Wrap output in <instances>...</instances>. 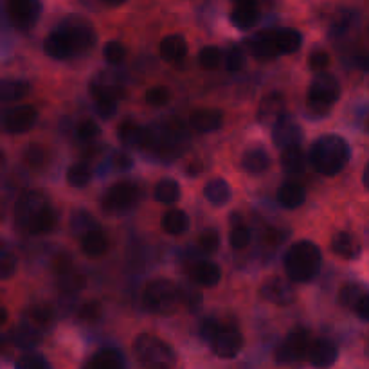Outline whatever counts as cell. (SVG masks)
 Returning <instances> with one entry per match:
<instances>
[{
    "mask_svg": "<svg viewBox=\"0 0 369 369\" xmlns=\"http://www.w3.org/2000/svg\"><path fill=\"white\" fill-rule=\"evenodd\" d=\"M276 43L277 53L280 55H292L301 47L303 43V35L295 29H277L276 31Z\"/></svg>",
    "mask_w": 369,
    "mask_h": 369,
    "instance_id": "obj_30",
    "label": "cell"
},
{
    "mask_svg": "<svg viewBox=\"0 0 369 369\" xmlns=\"http://www.w3.org/2000/svg\"><path fill=\"white\" fill-rule=\"evenodd\" d=\"M233 4H258V0H233Z\"/></svg>",
    "mask_w": 369,
    "mask_h": 369,
    "instance_id": "obj_58",
    "label": "cell"
},
{
    "mask_svg": "<svg viewBox=\"0 0 369 369\" xmlns=\"http://www.w3.org/2000/svg\"><path fill=\"white\" fill-rule=\"evenodd\" d=\"M16 270V260L15 256H11L9 253H2V258H0V277L2 280H9V277L15 274Z\"/></svg>",
    "mask_w": 369,
    "mask_h": 369,
    "instance_id": "obj_50",
    "label": "cell"
},
{
    "mask_svg": "<svg viewBox=\"0 0 369 369\" xmlns=\"http://www.w3.org/2000/svg\"><path fill=\"white\" fill-rule=\"evenodd\" d=\"M163 229L171 236H179L187 229V216L184 211L173 209L167 211L163 216Z\"/></svg>",
    "mask_w": 369,
    "mask_h": 369,
    "instance_id": "obj_33",
    "label": "cell"
},
{
    "mask_svg": "<svg viewBox=\"0 0 369 369\" xmlns=\"http://www.w3.org/2000/svg\"><path fill=\"white\" fill-rule=\"evenodd\" d=\"M29 85L26 82H13V79H4L2 82V89H0V94H2V99L4 101H15V99H20L28 94Z\"/></svg>",
    "mask_w": 369,
    "mask_h": 369,
    "instance_id": "obj_38",
    "label": "cell"
},
{
    "mask_svg": "<svg viewBox=\"0 0 369 369\" xmlns=\"http://www.w3.org/2000/svg\"><path fill=\"white\" fill-rule=\"evenodd\" d=\"M22 160L23 164L29 167H42L43 164L49 160V153H47L45 148L40 146V144H33V146L23 150Z\"/></svg>",
    "mask_w": 369,
    "mask_h": 369,
    "instance_id": "obj_37",
    "label": "cell"
},
{
    "mask_svg": "<svg viewBox=\"0 0 369 369\" xmlns=\"http://www.w3.org/2000/svg\"><path fill=\"white\" fill-rule=\"evenodd\" d=\"M364 186L369 189V163H368V166H365V170H364Z\"/></svg>",
    "mask_w": 369,
    "mask_h": 369,
    "instance_id": "obj_57",
    "label": "cell"
},
{
    "mask_svg": "<svg viewBox=\"0 0 369 369\" xmlns=\"http://www.w3.org/2000/svg\"><path fill=\"white\" fill-rule=\"evenodd\" d=\"M294 281L288 277L283 280L280 276L268 277L260 288V294L265 301L268 303L277 304V307H288V304L294 303L295 299V290H294Z\"/></svg>",
    "mask_w": 369,
    "mask_h": 369,
    "instance_id": "obj_10",
    "label": "cell"
},
{
    "mask_svg": "<svg viewBox=\"0 0 369 369\" xmlns=\"http://www.w3.org/2000/svg\"><path fill=\"white\" fill-rule=\"evenodd\" d=\"M221 123H224V114L214 109H199L189 116V125L197 132H214L221 128Z\"/></svg>",
    "mask_w": 369,
    "mask_h": 369,
    "instance_id": "obj_19",
    "label": "cell"
},
{
    "mask_svg": "<svg viewBox=\"0 0 369 369\" xmlns=\"http://www.w3.org/2000/svg\"><path fill=\"white\" fill-rule=\"evenodd\" d=\"M26 317H28L31 323L43 326V324H47L51 321V308L43 307V304H36V307H31L26 310Z\"/></svg>",
    "mask_w": 369,
    "mask_h": 369,
    "instance_id": "obj_44",
    "label": "cell"
},
{
    "mask_svg": "<svg viewBox=\"0 0 369 369\" xmlns=\"http://www.w3.org/2000/svg\"><path fill=\"white\" fill-rule=\"evenodd\" d=\"M90 92L96 99H121L125 96V83L121 82V78L117 76L114 70H105V72H99L94 78V82L90 83Z\"/></svg>",
    "mask_w": 369,
    "mask_h": 369,
    "instance_id": "obj_11",
    "label": "cell"
},
{
    "mask_svg": "<svg viewBox=\"0 0 369 369\" xmlns=\"http://www.w3.org/2000/svg\"><path fill=\"white\" fill-rule=\"evenodd\" d=\"M97 136H99V128L94 121L87 119L78 125V137L82 141H94Z\"/></svg>",
    "mask_w": 369,
    "mask_h": 369,
    "instance_id": "obj_52",
    "label": "cell"
},
{
    "mask_svg": "<svg viewBox=\"0 0 369 369\" xmlns=\"http://www.w3.org/2000/svg\"><path fill=\"white\" fill-rule=\"evenodd\" d=\"M258 4H234L233 13H231V22L238 29H247L254 26L258 20Z\"/></svg>",
    "mask_w": 369,
    "mask_h": 369,
    "instance_id": "obj_31",
    "label": "cell"
},
{
    "mask_svg": "<svg viewBox=\"0 0 369 369\" xmlns=\"http://www.w3.org/2000/svg\"><path fill=\"white\" fill-rule=\"evenodd\" d=\"M277 202L283 207H287V209H297V207L303 206L304 202L303 187H299L297 184L285 182L283 186L277 189Z\"/></svg>",
    "mask_w": 369,
    "mask_h": 369,
    "instance_id": "obj_28",
    "label": "cell"
},
{
    "mask_svg": "<svg viewBox=\"0 0 369 369\" xmlns=\"http://www.w3.org/2000/svg\"><path fill=\"white\" fill-rule=\"evenodd\" d=\"M141 191L132 182H117L105 193L101 206L106 213H123L137 204Z\"/></svg>",
    "mask_w": 369,
    "mask_h": 369,
    "instance_id": "obj_8",
    "label": "cell"
},
{
    "mask_svg": "<svg viewBox=\"0 0 369 369\" xmlns=\"http://www.w3.org/2000/svg\"><path fill=\"white\" fill-rule=\"evenodd\" d=\"M16 368L20 369H49L51 364L42 357V355L36 353H26L18 358L16 362Z\"/></svg>",
    "mask_w": 369,
    "mask_h": 369,
    "instance_id": "obj_43",
    "label": "cell"
},
{
    "mask_svg": "<svg viewBox=\"0 0 369 369\" xmlns=\"http://www.w3.org/2000/svg\"><path fill=\"white\" fill-rule=\"evenodd\" d=\"M132 351L137 362L146 368H171L175 364V353L166 342L153 335H137L132 344Z\"/></svg>",
    "mask_w": 369,
    "mask_h": 369,
    "instance_id": "obj_5",
    "label": "cell"
},
{
    "mask_svg": "<svg viewBox=\"0 0 369 369\" xmlns=\"http://www.w3.org/2000/svg\"><path fill=\"white\" fill-rule=\"evenodd\" d=\"M337 360V348L330 341L319 338L312 342L310 353H308V362L315 368H330Z\"/></svg>",
    "mask_w": 369,
    "mask_h": 369,
    "instance_id": "obj_20",
    "label": "cell"
},
{
    "mask_svg": "<svg viewBox=\"0 0 369 369\" xmlns=\"http://www.w3.org/2000/svg\"><path fill=\"white\" fill-rule=\"evenodd\" d=\"M270 166V159L263 146H250L247 148L241 155V167L250 175H260Z\"/></svg>",
    "mask_w": 369,
    "mask_h": 369,
    "instance_id": "obj_21",
    "label": "cell"
},
{
    "mask_svg": "<svg viewBox=\"0 0 369 369\" xmlns=\"http://www.w3.org/2000/svg\"><path fill=\"white\" fill-rule=\"evenodd\" d=\"M272 139L274 144L281 150L288 146H295V144H301V141H303V130L299 128V125L294 119L283 116L274 125Z\"/></svg>",
    "mask_w": 369,
    "mask_h": 369,
    "instance_id": "obj_14",
    "label": "cell"
},
{
    "mask_svg": "<svg viewBox=\"0 0 369 369\" xmlns=\"http://www.w3.org/2000/svg\"><path fill=\"white\" fill-rule=\"evenodd\" d=\"M125 365L123 355L116 350H103L97 351L92 358L85 364L89 369H119Z\"/></svg>",
    "mask_w": 369,
    "mask_h": 369,
    "instance_id": "obj_27",
    "label": "cell"
},
{
    "mask_svg": "<svg viewBox=\"0 0 369 369\" xmlns=\"http://www.w3.org/2000/svg\"><path fill=\"white\" fill-rule=\"evenodd\" d=\"M36 119H38V112L35 110V106H16L6 114L4 128L9 133H26L36 125Z\"/></svg>",
    "mask_w": 369,
    "mask_h": 369,
    "instance_id": "obj_13",
    "label": "cell"
},
{
    "mask_svg": "<svg viewBox=\"0 0 369 369\" xmlns=\"http://www.w3.org/2000/svg\"><path fill=\"white\" fill-rule=\"evenodd\" d=\"M321 250L312 241H297L285 254V272L294 283H308L319 274Z\"/></svg>",
    "mask_w": 369,
    "mask_h": 369,
    "instance_id": "obj_3",
    "label": "cell"
},
{
    "mask_svg": "<svg viewBox=\"0 0 369 369\" xmlns=\"http://www.w3.org/2000/svg\"><path fill=\"white\" fill-rule=\"evenodd\" d=\"M96 112L101 119H110L117 112V101L114 99H96Z\"/></svg>",
    "mask_w": 369,
    "mask_h": 369,
    "instance_id": "obj_49",
    "label": "cell"
},
{
    "mask_svg": "<svg viewBox=\"0 0 369 369\" xmlns=\"http://www.w3.org/2000/svg\"><path fill=\"white\" fill-rule=\"evenodd\" d=\"M82 253L89 258H99L109 250V238L103 231L92 229L82 236Z\"/></svg>",
    "mask_w": 369,
    "mask_h": 369,
    "instance_id": "obj_23",
    "label": "cell"
},
{
    "mask_svg": "<svg viewBox=\"0 0 369 369\" xmlns=\"http://www.w3.org/2000/svg\"><path fill=\"white\" fill-rule=\"evenodd\" d=\"M281 167L288 175H299L304 171V155L301 152L299 144L283 148L281 153Z\"/></svg>",
    "mask_w": 369,
    "mask_h": 369,
    "instance_id": "obj_26",
    "label": "cell"
},
{
    "mask_svg": "<svg viewBox=\"0 0 369 369\" xmlns=\"http://www.w3.org/2000/svg\"><path fill=\"white\" fill-rule=\"evenodd\" d=\"M204 194L213 206H226L231 199V187L224 179H213L204 187Z\"/></svg>",
    "mask_w": 369,
    "mask_h": 369,
    "instance_id": "obj_29",
    "label": "cell"
},
{
    "mask_svg": "<svg viewBox=\"0 0 369 369\" xmlns=\"http://www.w3.org/2000/svg\"><path fill=\"white\" fill-rule=\"evenodd\" d=\"M365 130H368V132H369V116L365 117Z\"/></svg>",
    "mask_w": 369,
    "mask_h": 369,
    "instance_id": "obj_61",
    "label": "cell"
},
{
    "mask_svg": "<svg viewBox=\"0 0 369 369\" xmlns=\"http://www.w3.org/2000/svg\"><path fill=\"white\" fill-rule=\"evenodd\" d=\"M155 199L163 204H173L180 199V186L173 179H163L155 187Z\"/></svg>",
    "mask_w": 369,
    "mask_h": 369,
    "instance_id": "obj_35",
    "label": "cell"
},
{
    "mask_svg": "<svg viewBox=\"0 0 369 369\" xmlns=\"http://www.w3.org/2000/svg\"><path fill=\"white\" fill-rule=\"evenodd\" d=\"M350 146L338 136H321L310 148V163L317 173L334 177L346 167Z\"/></svg>",
    "mask_w": 369,
    "mask_h": 369,
    "instance_id": "obj_1",
    "label": "cell"
},
{
    "mask_svg": "<svg viewBox=\"0 0 369 369\" xmlns=\"http://www.w3.org/2000/svg\"><path fill=\"white\" fill-rule=\"evenodd\" d=\"M144 307L155 314H170L180 304V288L167 280H153L144 287Z\"/></svg>",
    "mask_w": 369,
    "mask_h": 369,
    "instance_id": "obj_6",
    "label": "cell"
},
{
    "mask_svg": "<svg viewBox=\"0 0 369 369\" xmlns=\"http://www.w3.org/2000/svg\"><path fill=\"white\" fill-rule=\"evenodd\" d=\"M16 221L31 234H45L55 227L56 216L42 193H26L16 204Z\"/></svg>",
    "mask_w": 369,
    "mask_h": 369,
    "instance_id": "obj_2",
    "label": "cell"
},
{
    "mask_svg": "<svg viewBox=\"0 0 369 369\" xmlns=\"http://www.w3.org/2000/svg\"><path fill=\"white\" fill-rule=\"evenodd\" d=\"M250 241V231L243 224H236L229 234V243L234 250L245 249Z\"/></svg>",
    "mask_w": 369,
    "mask_h": 369,
    "instance_id": "obj_40",
    "label": "cell"
},
{
    "mask_svg": "<svg viewBox=\"0 0 369 369\" xmlns=\"http://www.w3.org/2000/svg\"><path fill=\"white\" fill-rule=\"evenodd\" d=\"M103 56H105V60L110 65H119L126 58V49L123 43L109 42L105 45V49H103Z\"/></svg>",
    "mask_w": 369,
    "mask_h": 369,
    "instance_id": "obj_42",
    "label": "cell"
},
{
    "mask_svg": "<svg viewBox=\"0 0 369 369\" xmlns=\"http://www.w3.org/2000/svg\"><path fill=\"white\" fill-rule=\"evenodd\" d=\"M341 96V87L337 79L326 72H319L308 89L307 112L312 117H324L337 103Z\"/></svg>",
    "mask_w": 369,
    "mask_h": 369,
    "instance_id": "obj_4",
    "label": "cell"
},
{
    "mask_svg": "<svg viewBox=\"0 0 369 369\" xmlns=\"http://www.w3.org/2000/svg\"><path fill=\"white\" fill-rule=\"evenodd\" d=\"M221 272L220 267L213 261H199L189 268V280L193 281L197 287L211 288L220 281Z\"/></svg>",
    "mask_w": 369,
    "mask_h": 369,
    "instance_id": "obj_18",
    "label": "cell"
},
{
    "mask_svg": "<svg viewBox=\"0 0 369 369\" xmlns=\"http://www.w3.org/2000/svg\"><path fill=\"white\" fill-rule=\"evenodd\" d=\"M6 317H8V314H6V308H2V324L6 323Z\"/></svg>",
    "mask_w": 369,
    "mask_h": 369,
    "instance_id": "obj_60",
    "label": "cell"
},
{
    "mask_svg": "<svg viewBox=\"0 0 369 369\" xmlns=\"http://www.w3.org/2000/svg\"><path fill=\"white\" fill-rule=\"evenodd\" d=\"M78 315L79 319H83V321H94V319H97L99 315H101V308H99V304L96 303H87L79 308Z\"/></svg>",
    "mask_w": 369,
    "mask_h": 369,
    "instance_id": "obj_53",
    "label": "cell"
},
{
    "mask_svg": "<svg viewBox=\"0 0 369 369\" xmlns=\"http://www.w3.org/2000/svg\"><path fill=\"white\" fill-rule=\"evenodd\" d=\"M331 250L341 258L355 260V258L360 256L362 247L353 234L348 233V231H341V233H337L331 238Z\"/></svg>",
    "mask_w": 369,
    "mask_h": 369,
    "instance_id": "obj_22",
    "label": "cell"
},
{
    "mask_svg": "<svg viewBox=\"0 0 369 369\" xmlns=\"http://www.w3.org/2000/svg\"><path fill=\"white\" fill-rule=\"evenodd\" d=\"M106 4L109 6H119V4H123V2H125V0H105Z\"/></svg>",
    "mask_w": 369,
    "mask_h": 369,
    "instance_id": "obj_59",
    "label": "cell"
},
{
    "mask_svg": "<svg viewBox=\"0 0 369 369\" xmlns=\"http://www.w3.org/2000/svg\"><path fill=\"white\" fill-rule=\"evenodd\" d=\"M70 229H72L76 234H82L83 236V234L89 233V231L97 229L96 220H94L89 213L74 214V216L70 218Z\"/></svg>",
    "mask_w": 369,
    "mask_h": 369,
    "instance_id": "obj_41",
    "label": "cell"
},
{
    "mask_svg": "<svg viewBox=\"0 0 369 369\" xmlns=\"http://www.w3.org/2000/svg\"><path fill=\"white\" fill-rule=\"evenodd\" d=\"M220 330L221 326L218 324V321H214V319H204L202 324H200V337L207 342H213V338L216 337Z\"/></svg>",
    "mask_w": 369,
    "mask_h": 369,
    "instance_id": "obj_51",
    "label": "cell"
},
{
    "mask_svg": "<svg viewBox=\"0 0 369 369\" xmlns=\"http://www.w3.org/2000/svg\"><path fill=\"white\" fill-rule=\"evenodd\" d=\"M328 65H330V56H328V53L314 51L308 56V67H310L314 72H324Z\"/></svg>",
    "mask_w": 369,
    "mask_h": 369,
    "instance_id": "obj_47",
    "label": "cell"
},
{
    "mask_svg": "<svg viewBox=\"0 0 369 369\" xmlns=\"http://www.w3.org/2000/svg\"><path fill=\"white\" fill-rule=\"evenodd\" d=\"M245 63V55L240 47H231L226 53V67L229 70H240Z\"/></svg>",
    "mask_w": 369,
    "mask_h": 369,
    "instance_id": "obj_48",
    "label": "cell"
},
{
    "mask_svg": "<svg viewBox=\"0 0 369 369\" xmlns=\"http://www.w3.org/2000/svg\"><path fill=\"white\" fill-rule=\"evenodd\" d=\"M114 164H116V167H119V170H128V167H132V159H130L128 155H125V153H117V155L114 157Z\"/></svg>",
    "mask_w": 369,
    "mask_h": 369,
    "instance_id": "obj_55",
    "label": "cell"
},
{
    "mask_svg": "<svg viewBox=\"0 0 369 369\" xmlns=\"http://www.w3.org/2000/svg\"><path fill=\"white\" fill-rule=\"evenodd\" d=\"M170 90L166 87H153L146 92V103L152 106H164L170 101Z\"/></svg>",
    "mask_w": 369,
    "mask_h": 369,
    "instance_id": "obj_45",
    "label": "cell"
},
{
    "mask_svg": "<svg viewBox=\"0 0 369 369\" xmlns=\"http://www.w3.org/2000/svg\"><path fill=\"white\" fill-rule=\"evenodd\" d=\"M312 341L307 331H292L288 337L281 342L276 350V362L277 364H297L303 358H308L310 353Z\"/></svg>",
    "mask_w": 369,
    "mask_h": 369,
    "instance_id": "obj_7",
    "label": "cell"
},
{
    "mask_svg": "<svg viewBox=\"0 0 369 369\" xmlns=\"http://www.w3.org/2000/svg\"><path fill=\"white\" fill-rule=\"evenodd\" d=\"M117 133H119L121 143L125 144V146L143 148L146 130H143L141 126H137L136 123H132V121H125V123H121L119 125Z\"/></svg>",
    "mask_w": 369,
    "mask_h": 369,
    "instance_id": "obj_32",
    "label": "cell"
},
{
    "mask_svg": "<svg viewBox=\"0 0 369 369\" xmlns=\"http://www.w3.org/2000/svg\"><path fill=\"white\" fill-rule=\"evenodd\" d=\"M365 288H362L360 285H344V287L341 288V292H338V301H341L342 307H346V308H351V310H355L358 304V301L364 297L365 294Z\"/></svg>",
    "mask_w": 369,
    "mask_h": 369,
    "instance_id": "obj_36",
    "label": "cell"
},
{
    "mask_svg": "<svg viewBox=\"0 0 369 369\" xmlns=\"http://www.w3.org/2000/svg\"><path fill=\"white\" fill-rule=\"evenodd\" d=\"M277 29H263L256 33L253 38L247 42V51L256 58H274L277 56V43H276Z\"/></svg>",
    "mask_w": 369,
    "mask_h": 369,
    "instance_id": "obj_16",
    "label": "cell"
},
{
    "mask_svg": "<svg viewBox=\"0 0 369 369\" xmlns=\"http://www.w3.org/2000/svg\"><path fill=\"white\" fill-rule=\"evenodd\" d=\"M220 60H221V53L220 49L214 45L204 47L199 55V63L204 70H214L218 65H220Z\"/></svg>",
    "mask_w": 369,
    "mask_h": 369,
    "instance_id": "obj_39",
    "label": "cell"
},
{
    "mask_svg": "<svg viewBox=\"0 0 369 369\" xmlns=\"http://www.w3.org/2000/svg\"><path fill=\"white\" fill-rule=\"evenodd\" d=\"M355 65L362 70H369V55H362L355 58Z\"/></svg>",
    "mask_w": 369,
    "mask_h": 369,
    "instance_id": "obj_56",
    "label": "cell"
},
{
    "mask_svg": "<svg viewBox=\"0 0 369 369\" xmlns=\"http://www.w3.org/2000/svg\"><path fill=\"white\" fill-rule=\"evenodd\" d=\"M40 11H42L40 0H6V13L15 28H31L38 20Z\"/></svg>",
    "mask_w": 369,
    "mask_h": 369,
    "instance_id": "obj_9",
    "label": "cell"
},
{
    "mask_svg": "<svg viewBox=\"0 0 369 369\" xmlns=\"http://www.w3.org/2000/svg\"><path fill=\"white\" fill-rule=\"evenodd\" d=\"M92 179V167L87 163H76L67 170V184L72 187H85Z\"/></svg>",
    "mask_w": 369,
    "mask_h": 369,
    "instance_id": "obj_34",
    "label": "cell"
},
{
    "mask_svg": "<svg viewBox=\"0 0 369 369\" xmlns=\"http://www.w3.org/2000/svg\"><path fill=\"white\" fill-rule=\"evenodd\" d=\"M43 49H45L47 55L55 60H65V58H69V56L74 55L72 45H70L69 38H67L65 33H63L62 29H60V31L51 33V35L47 36Z\"/></svg>",
    "mask_w": 369,
    "mask_h": 369,
    "instance_id": "obj_24",
    "label": "cell"
},
{
    "mask_svg": "<svg viewBox=\"0 0 369 369\" xmlns=\"http://www.w3.org/2000/svg\"><path fill=\"white\" fill-rule=\"evenodd\" d=\"M213 353L220 358H234L243 348V337L236 328H221L211 342Z\"/></svg>",
    "mask_w": 369,
    "mask_h": 369,
    "instance_id": "obj_12",
    "label": "cell"
},
{
    "mask_svg": "<svg viewBox=\"0 0 369 369\" xmlns=\"http://www.w3.org/2000/svg\"><path fill=\"white\" fill-rule=\"evenodd\" d=\"M62 31L65 33V36L69 38L74 55H76V53L89 51L90 47L96 43V33H94V29L85 22L65 23L62 28Z\"/></svg>",
    "mask_w": 369,
    "mask_h": 369,
    "instance_id": "obj_15",
    "label": "cell"
},
{
    "mask_svg": "<svg viewBox=\"0 0 369 369\" xmlns=\"http://www.w3.org/2000/svg\"><path fill=\"white\" fill-rule=\"evenodd\" d=\"M355 314H357L362 321L369 323V292H365L364 297L358 301L357 308H355Z\"/></svg>",
    "mask_w": 369,
    "mask_h": 369,
    "instance_id": "obj_54",
    "label": "cell"
},
{
    "mask_svg": "<svg viewBox=\"0 0 369 369\" xmlns=\"http://www.w3.org/2000/svg\"><path fill=\"white\" fill-rule=\"evenodd\" d=\"M159 51L163 60H166V62L170 63H177L187 55V43L182 36L170 35L160 42Z\"/></svg>",
    "mask_w": 369,
    "mask_h": 369,
    "instance_id": "obj_25",
    "label": "cell"
},
{
    "mask_svg": "<svg viewBox=\"0 0 369 369\" xmlns=\"http://www.w3.org/2000/svg\"><path fill=\"white\" fill-rule=\"evenodd\" d=\"M218 243H220V240H218V233L213 229L204 231V233L199 236L200 249H202L204 253H207V254L214 253V250L218 249Z\"/></svg>",
    "mask_w": 369,
    "mask_h": 369,
    "instance_id": "obj_46",
    "label": "cell"
},
{
    "mask_svg": "<svg viewBox=\"0 0 369 369\" xmlns=\"http://www.w3.org/2000/svg\"><path fill=\"white\" fill-rule=\"evenodd\" d=\"M285 97L280 92L267 94V96L261 99L260 109H258V119H260L261 125L270 126L276 125L280 117L285 116Z\"/></svg>",
    "mask_w": 369,
    "mask_h": 369,
    "instance_id": "obj_17",
    "label": "cell"
}]
</instances>
